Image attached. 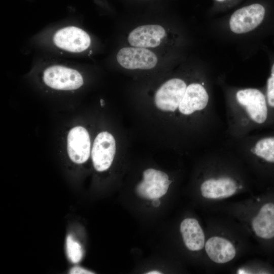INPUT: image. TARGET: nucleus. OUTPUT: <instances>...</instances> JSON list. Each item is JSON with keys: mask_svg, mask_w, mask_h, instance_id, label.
Here are the masks:
<instances>
[{"mask_svg": "<svg viewBox=\"0 0 274 274\" xmlns=\"http://www.w3.org/2000/svg\"><path fill=\"white\" fill-rule=\"evenodd\" d=\"M228 132L234 140L249 134L268 120L269 107L266 96L257 88L239 89L227 103Z\"/></svg>", "mask_w": 274, "mask_h": 274, "instance_id": "1", "label": "nucleus"}, {"mask_svg": "<svg viewBox=\"0 0 274 274\" xmlns=\"http://www.w3.org/2000/svg\"><path fill=\"white\" fill-rule=\"evenodd\" d=\"M178 110L185 116L198 112L215 116L210 94L203 83H192L187 85Z\"/></svg>", "mask_w": 274, "mask_h": 274, "instance_id": "2", "label": "nucleus"}, {"mask_svg": "<svg viewBox=\"0 0 274 274\" xmlns=\"http://www.w3.org/2000/svg\"><path fill=\"white\" fill-rule=\"evenodd\" d=\"M235 141L236 150L274 168V136L257 137L250 134Z\"/></svg>", "mask_w": 274, "mask_h": 274, "instance_id": "3", "label": "nucleus"}, {"mask_svg": "<svg viewBox=\"0 0 274 274\" xmlns=\"http://www.w3.org/2000/svg\"><path fill=\"white\" fill-rule=\"evenodd\" d=\"M265 10L259 4H253L236 10L231 16L229 25L232 32L243 34L251 31L262 22Z\"/></svg>", "mask_w": 274, "mask_h": 274, "instance_id": "4", "label": "nucleus"}, {"mask_svg": "<svg viewBox=\"0 0 274 274\" xmlns=\"http://www.w3.org/2000/svg\"><path fill=\"white\" fill-rule=\"evenodd\" d=\"M172 182L166 173L149 168L143 172V179L137 185L135 192L142 198H159L166 194Z\"/></svg>", "mask_w": 274, "mask_h": 274, "instance_id": "5", "label": "nucleus"}, {"mask_svg": "<svg viewBox=\"0 0 274 274\" xmlns=\"http://www.w3.org/2000/svg\"><path fill=\"white\" fill-rule=\"evenodd\" d=\"M43 80L48 86L60 90L77 89L83 84V78L77 71L61 65L46 68Z\"/></svg>", "mask_w": 274, "mask_h": 274, "instance_id": "6", "label": "nucleus"}, {"mask_svg": "<svg viewBox=\"0 0 274 274\" xmlns=\"http://www.w3.org/2000/svg\"><path fill=\"white\" fill-rule=\"evenodd\" d=\"M187 86L185 82L180 78H173L167 81L155 93V105L161 111H176L178 109Z\"/></svg>", "mask_w": 274, "mask_h": 274, "instance_id": "7", "label": "nucleus"}, {"mask_svg": "<svg viewBox=\"0 0 274 274\" xmlns=\"http://www.w3.org/2000/svg\"><path fill=\"white\" fill-rule=\"evenodd\" d=\"M116 153V143L113 136L107 131L96 136L92 148L91 158L94 169L99 172L111 166Z\"/></svg>", "mask_w": 274, "mask_h": 274, "instance_id": "8", "label": "nucleus"}, {"mask_svg": "<svg viewBox=\"0 0 274 274\" xmlns=\"http://www.w3.org/2000/svg\"><path fill=\"white\" fill-rule=\"evenodd\" d=\"M117 60L123 67L129 70H149L154 67L157 57L151 51L141 47H124L121 49Z\"/></svg>", "mask_w": 274, "mask_h": 274, "instance_id": "9", "label": "nucleus"}, {"mask_svg": "<svg viewBox=\"0 0 274 274\" xmlns=\"http://www.w3.org/2000/svg\"><path fill=\"white\" fill-rule=\"evenodd\" d=\"M255 235L263 241L274 242V197L263 202L251 222Z\"/></svg>", "mask_w": 274, "mask_h": 274, "instance_id": "10", "label": "nucleus"}, {"mask_svg": "<svg viewBox=\"0 0 274 274\" xmlns=\"http://www.w3.org/2000/svg\"><path fill=\"white\" fill-rule=\"evenodd\" d=\"M54 44L58 47L72 52H81L87 49L91 40L83 29L68 26L58 30L53 37Z\"/></svg>", "mask_w": 274, "mask_h": 274, "instance_id": "11", "label": "nucleus"}, {"mask_svg": "<svg viewBox=\"0 0 274 274\" xmlns=\"http://www.w3.org/2000/svg\"><path fill=\"white\" fill-rule=\"evenodd\" d=\"M67 150L70 159L77 164H83L90 154V140L88 132L83 127L72 128L67 135Z\"/></svg>", "mask_w": 274, "mask_h": 274, "instance_id": "12", "label": "nucleus"}, {"mask_svg": "<svg viewBox=\"0 0 274 274\" xmlns=\"http://www.w3.org/2000/svg\"><path fill=\"white\" fill-rule=\"evenodd\" d=\"M237 181L228 176L212 177L206 179L200 186L203 197L208 199H222L234 194L238 189L242 188Z\"/></svg>", "mask_w": 274, "mask_h": 274, "instance_id": "13", "label": "nucleus"}, {"mask_svg": "<svg viewBox=\"0 0 274 274\" xmlns=\"http://www.w3.org/2000/svg\"><path fill=\"white\" fill-rule=\"evenodd\" d=\"M166 36L164 28L159 25L140 26L132 30L128 37L130 45L136 47L154 48Z\"/></svg>", "mask_w": 274, "mask_h": 274, "instance_id": "14", "label": "nucleus"}, {"mask_svg": "<svg viewBox=\"0 0 274 274\" xmlns=\"http://www.w3.org/2000/svg\"><path fill=\"white\" fill-rule=\"evenodd\" d=\"M206 252L213 262L223 264L232 260L236 254L233 244L227 239L220 236H212L205 243Z\"/></svg>", "mask_w": 274, "mask_h": 274, "instance_id": "15", "label": "nucleus"}, {"mask_svg": "<svg viewBox=\"0 0 274 274\" xmlns=\"http://www.w3.org/2000/svg\"><path fill=\"white\" fill-rule=\"evenodd\" d=\"M180 232L185 245L189 250L199 251L204 247V234L195 219L183 220L180 224Z\"/></svg>", "mask_w": 274, "mask_h": 274, "instance_id": "16", "label": "nucleus"}, {"mask_svg": "<svg viewBox=\"0 0 274 274\" xmlns=\"http://www.w3.org/2000/svg\"><path fill=\"white\" fill-rule=\"evenodd\" d=\"M65 245L68 260L74 264L80 262L83 256V250L80 243L72 235H68L66 238Z\"/></svg>", "mask_w": 274, "mask_h": 274, "instance_id": "17", "label": "nucleus"}, {"mask_svg": "<svg viewBox=\"0 0 274 274\" xmlns=\"http://www.w3.org/2000/svg\"><path fill=\"white\" fill-rule=\"evenodd\" d=\"M266 98L269 108L274 109V63L271 66L270 76L267 80Z\"/></svg>", "mask_w": 274, "mask_h": 274, "instance_id": "18", "label": "nucleus"}, {"mask_svg": "<svg viewBox=\"0 0 274 274\" xmlns=\"http://www.w3.org/2000/svg\"><path fill=\"white\" fill-rule=\"evenodd\" d=\"M71 274H91L94 273L92 271L79 266H75L70 270Z\"/></svg>", "mask_w": 274, "mask_h": 274, "instance_id": "19", "label": "nucleus"}, {"mask_svg": "<svg viewBox=\"0 0 274 274\" xmlns=\"http://www.w3.org/2000/svg\"><path fill=\"white\" fill-rule=\"evenodd\" d=\"M152 204L153 206L158 207L160 204V201L159 198L153 199Z\"/></svg>", "mask_w": 274, "mask_h": 274, "instance_id": "20", "label": "nucleus"}, {"mask_svg": "<svg viewBox=\"0 0 274 274\" xmlns=\"http://www.w3.org/2000/svg\"><path fill=\"white\" fill-rule=\"evenodd\" d=\"M147 274H160L162 273L161 272L157 270H152L149 271L146 273Z\"/></svg>", "mask_w": 274, "mask_h": 274, "instance_id": "21", "label": "nucleus"}, {"mask_svg": "<svg viewBox=\"0 0 274 274\" xmlns=\"http://www.w3.org/2000/svg\"><path fill=\"white\" fill-rule=\"evenodd\" d=\"M104 101L102 99L100 100V105L101 106H103L104 105Z\"/></svg>", "mask_w": 274, "mask_h": 274, "instance_id": "22", "label": "nucleus"}, {"mask_svg": "<svg viewBox=\"0 0 274 274\" xmlns=\"http://www.w3.org/2000/svg\"><path fill=\"white\" fill-rule=\"evenodd\" d=\"M217 1H219V2H221V1H223L224 0H217Z\"/></svg>", "mask_w": 274, "mask_h": 274, "instance_id": "23", "label": "nucleus"}]
</instances>
